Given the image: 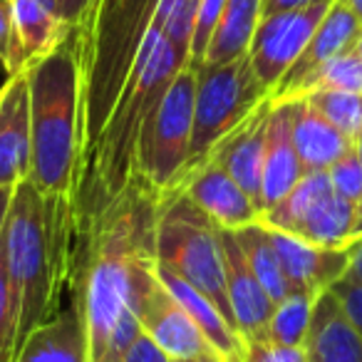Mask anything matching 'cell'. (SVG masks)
<instances>
[{
	"label": "cell",
	"mask_w": 362,
	"mask_h": 362,
	"mask_svg": "<svg viewBox=\"0 0 362 362\" xmlns=\"http://www.w3.org/2000/svg\"><path fill=\"white\" fill-rule=\"evenodd\" d=\"M161 197L136 179L90 221L72 228V305L87 332L90 362H124L141 335L136 308L154 278Z\"/></svg>",
	"instance_id": "1"
},
{
	"label": "cell",
	"mask_w": 362,
	"mask_h": 362,
	"mask_svg": "<svg viewBox=\"0 0 362 362\" xmlns=\"http://www.w3.org/2000/svg\"><path fill=\"white\" fill-rule=\"evenodd\" d=\"M0 248L16 303V352L35 327L50 322L70 281L72 216L65 197L23 181L13 192ZM16 360V357H13Z\"/></svg>",
	"instance_id": "2"
},
{
	"label": "cell",
	"mask_w": 362,
	"mask_h": 362,
	"mask_svg": "<svg viewBox=\"0 0 362 362\" xmlns=\"http://www.w3.org/2000/svg\"><path fill=\"white\" fill-rule=\"evenodd\" d=\"M192 65L174 50L161 28H151L139 47L127 85L107 119L100 141L80 166L70 197L72 228L90 221L136 176V141L149 110L181 67Z\"/></svg>",
	"instance_id": "3"
},
{
	"label": "cell",
	"mask_w": 362,
	"mask_h": 362,
	"mask_svg": "<svg viewBox=\"0 0 362 362\" xmlns=\"http://www.w3.org/2000/svg\"><path fill=\"white\" fill-rule=\"evenodd\" d=\"M30 97V174L28 184L70 204L80 164V65L75 37L28 67Z\"/></svg>",
	"instance_id": "4"
},
{
	"label": "cell",
	"mask_w": 362,
	"mask_h": 362,
	"mask_svg": "<svg viewBox=\"0 0 362 362\" xmlns=\"http://www.w3.org/2000/svg\"><path fill=\"white\" fill-rule=\"evenodd\" d=\"M156 263L206 293L238 330L226 293L221 228L179 189L164 194L156 216Z\"/></svg>",
	"instance_id": "5"
},
{
	"label": "cell",
	"mask_w": 362,
	"mask_h": 362,
	"mask_svg": "<svg viewBox=\"0 0 362 362\" xmlns=\"http://www.w3.org/2000/svg\"><path fill=\"white\" fill-rule=\"evenodd\" d=\"M194 97L197 65H187L176 72L139 129L136 179L159 197L169 194L187 171L194 132Z\"/></svg>",
	"instance_id": "6"
},
{
	"label": "cell",
	"mask_w": 362,
	"mask_h": 362,
	"mask_svg": "<svg viewBox=\"0 0 362 362\" xmlns=\"http://www.w3.org/2000/svg\"><path fill=\"white\" fill-rule=\"evenodd\" d=\"M268 100L271 92L253 72L248 55L226 65H197L194 132L187 171L204 164L218 141L243 124Z\"/></svg>",
	"instance_id": "7"
},
{
	"label": "cell",
	"mask_w": 362,
	"mask_h": 362,
	"mask_svg": "<svg viewBox=\"0 0 362 362\" xmlns=\"http://www.w3.org/2000/svg\"><path fill=\"white\" fill-rule=\"evenodd\" d=\"M258 223L315 246L340 248L355 236L357 204L335 194L327 171H308L283 202L261 214Z\"/></svg>",
	"instance_id": "8"
},
{
	"label": "cell",
	"mask_w": 362,
	"mask_h": 362,
	"mask_svg": "<svg viewBox=\"0 0 362 362\" xmlns=\"http://www.w3.org/2000/svg\"><path fill=\"white\" fill-rule=\"evenodd\" d=\"M332 3L335 0L315 3L310 8L278 13V16H268L261 21L253 35L251 50H248V60L268 92L276 90L283 75L291 70V65L298 60Z\"/></svg>",
	"instance_id": "9"
},
{
	"label": "cell",
	"mask_w": 362,
	"mask_h": 362,
	"mask_svg": "<svg viewBox=\"0 0 362 362\" xmlns=\"http://www.w3.org/2000/svg\"><path fill=\"white\" fill-rule=\"evenodd\" d=\"M136 320H139L141 335L149 337L169 360L223 362L221 355L211 347V342L204 337V332L187 315V310L176 303V298L156 278V266L154 278L141 293Z\"/></svg>",
	"instance_id": "10"
},
{
	"label": "cell",
	"mask_w": 362,
	"mask_h": 362,
	"mask_svg": "<svg viewBox=\"0 0 362 362\" xmlns=\"http://www.w3.org/2000/svg\"><path fill=\"white\" fill-rule=\"evenodd\" d=\"M174 189H179L192 204H197L223 231H238L261 221L258 204L211 159L184 171Z\"/></svg>",
	"instance_id": "11"
},
{
	"label": "cell",
	"mask_w": 362,
	"mask_h": 362,
	"mask_svg": "<svg viewBox=\"0 0 362 362\" xmlns=\"http://www.w3.org/2000/svg\"><path fill=\"white\" fill-rule=\"evenodd\" d=\"M221 248H223V271H226V293L231 303V313L236 317L238 332L246 342H261L268 345L271 332V317L276 310V300L268 296L263 283L251 271L241 246H238L233 231L221 228Z\"/></svg>",
	"instance_id": "12"
},
{
	"label": "cell",
	"mask_w": 362,
	"mask_h": 362,
	"mask_svg": "<svg viewBox=\"0 0 362 362\" xmlns=\"http://www.w3.org/2000/svg\"><path fill=\"white\" fill-rule=\"evenodd\" d=\"M11 3V37L3 55L8 77L23 75L72 35V28L57 21L40 0H8Z\"/></svg>",
	"instance_id": "13"
},
{
	"label": "cell",
	"mask_w": 362,
	"mask_h": 362,
	"mask_svg": "<svg viewBox=\"0 0 362 362\" xmlns=\"http://www.w3.org/2000/svg\"><path fill=\"white\" fill-rule=\"evenodd\" d=\"M360 30H362L360 18L335 0L330 6V11L325 13V18L320 21L317 30L313 33V37L308 40V45L303 47V52L298 55V60L293 62L291 70L283 75L278 87L271 92L273 105H276V102H288L313 72L320 70L327 60H332V57L350 50L355 37L360 35Z\"/></svg>",
	"instance_id": "14"
},
{
	"label": "cell",
	"mask_w": 362,
	"mask_h": 362,
	"mask_svg": "<svg viewBox=\"0 0 362 362\" xmlns=\"http://www.w3.org/2000/svg\"><path fill=\"white\" fill-rule=\"evenodd\" d=\"M293 112H296V100L276 102L271 107L261 179V214L283 202L305 176L296 141H293Z\"/></svg>",
	"instance_id": "15"
},
{
	"label": "cell",
	"mask_w": 362,
	"mask_h": 362,
	"mask_svg": "<svg viewBox=\"0 0 362 362\" xmlns=\"http://www.w3.org/2000/svg\"><path fill=\"white\" fill-rule=\"evenodd\" d=\"M30 174V97L25 75L0 87V187H18Z\"/></svg>",
	"instance_id": "16"
},
{
	"label": "cell",
	"mask_w": 362,
	"mask_h": 362,
	"mask_svg": "<svg viewBox=\"0 0 362 362\" xmlns=\"http://www.w3.org/2000/svg\"><path fill=\"white\" fill-rule=\"evenodd\" d=\"M271 107V100L263 102L243 124H238L231 134L223 136L216 144V149L211 151V156H209L258 204V209H261L263 156H266V134Z\"/></svg>",
	"instance_id": "17"
},
{
	"label": "cell",
	"mask_w": 362,
	"mask_h": 362,
	"mask_svg": "<svg viewBox=\"0 0 362 362\" xmlns=\"http://www.w3.org/2000/svg\"><path fill=\"white\" fill-rule=\"evenodd\" d=\"M268 231H271L273 246H276L293 291L317 298L320 293L330 291L332 283L342 281L347 268V246L325 248L303 241V238L288 236V233L273 231V228Z\"/></svg>",
	"instance_id": "18"
},
{
	"label": "cell",
	"mask_w": 362,
	"mask_h": 362,
	"mask_svg": "<svg viewBox=\"0 0 362 362\" xmlns=\"http://www.w3.org/2000/svg\"><path fill=\"white\" fill-rule=\"evenodd\" d=\"M156 278L164 283V288L176 298L187 315L194 320V325L204 332L209 342H211L214 350L221 355L223 362H241L243 360V352H246V340L241 337V332L226 320L218 305L202 293L197 286H192L189 281H184L181 276H176L174 271L169 268L159 266L156 263Z\"/></svg>",
	"instance_id": "19"
},
{
	"label": "cell",
	"mask_w": 362,
	"mask_h": 362,
	"mask_svg": "<svg viewBox=\"0 0 362 362\" xmlns=\"http://www.w3.org/2000/svg\"><path fill=\"white\" fill-rule=\"evenodd\" d=\"M305 355L308 362H362V337L330 291L320 293L313 305Z\"/></svg>",
	"instance_id": "20"
},
{
	"label": "cell",
	"mask_w": 362,
	"mask_h": 362,
	"mask_svg": "<svg viewBox=\"0 0 362 362\" xmlns=\"http://www.w3.org/2000/svg\"><path fill=\"white\" fill-rule=\"evenodd\" d=\"M13 362H90L87 332L75 305H67L50 322L35 327L18 347Z\"/></svg>",
	"instance_id": "21"
},
{
	"label": "cell",
	"mask_w": 362,
	"mask_h": 362,
	"mask_svg": "<svg viewBox=\"0 0 362 362\" xmlns=\"http://www.w3.org/2000/svg\"><path fill=\"white\" fill-rule=\"evenodd\" d=\"M293 141H296L305 174L308 171H327L345 151L352 149V141L308 100H296Z\"/></svg>",
	"instance_id": "22"
},
{
	"label": "cell",
	"mask_w": 362,
	"mask_h": 362,
	"mask_svg": "<svg viewBox=\"0 0 362 362\" xmlns=\"http://www.w3.org/2000/svg\"><path fill=\"white\" fill-rule=\"evenodd\" d=\"M263 21V0H226L223 13L204 52L206 65H226L248 55Z\"/></svg>",
	"instance_id": "23"
},
{
	"label": "cell",
	"mask_w": 362,
	"mask_h": 362,
	"mask_svg": "<svg viewBox=\"0 0 362 362\" xmlns=\"http://www.w3.org/2000/svg\"><path fill=\"white\" fill-rule=\"evenodd\" d=\"M233 236H236L251 271L256 273V278L263 283V288H266L273 300L281 303L288 293H293L291 283L286 278V271L281 266V258H278V251L273 246L271 231L266 226L251 223V226H243L238 231H233Z\"/></svg>",
	"instance_id": "24"
},
{
	"label": "cell",
	"mask_w": 362,
	"mask_h": 362,
	"mask_svg": "<svg viewBox=\"0 0 362 362\" xmlns=\"http://www.w3.org/2000/svg\"><path fill=\"white\" fill-rule=\"evenodd\" d=\"M315 300L317 298L308 296V293L293 291L281 303H276V310L271 317V332H268L271 345L305 347Z\"/></svg>",
	"instance_id": "25"
},
{
	"label": "cell",
	"mask_w": 362,
	"mask_h": 362,
	"mask_svg": "<svg viewBox=\"0 0 362 362\" xmlns=\"http://www.w3.org/2000/svg\"><path fill=\"white\" fill-rule=\"evenodd\" d=\"M313 92H362V57L355 50L327 60L296 90L291 100H303Z\"/></svg>",
	"instance_id": "26"
},
{
	"label": "cell",
	"mask_w": 362,
	"mask_h": 362,
	"mask_svg": "<svg viewBox=\"0 0 362 362\" xmlns=\"http://www.w3.org/2000/svg\"><path fill=\"white\" fill-rule=\"evenodd\" d=\"M303 100L315 105L352 144L362 134V92H313Z\"/></svg>",
	"instance_id": "27"
},
{
	"label": "cell",
	"mask_w": 362,
	"mask_h": 362,
	"mask_svg": "<svg viewBox=\"0 0 362 362\" xmlns=\"http://www.w3.org/2000/svg\"><path fill=\"white\" fill-rule=\"evenodd\" d=\"M13 357H16V303H13L6 256L0 248V362H13Z\"/></svg>",
	"instance_id": "28"
},
{
	"label": "cell",
	"mask_w": 362,
	"mask_h": 362,
	"mask_svg": "<svg viewBox=\"0 0 362 362\" xmlns=\"http://www.w3.org/2000/svg\"><path fill=\"white\" fill-rule=\"evenodd\" d=\"M327 176H330V184L335 189V194H340L342 199L352 204H360L362 199V159L357 154L355 144H352L350 151L340 156L335 164L327 169Z\"/></svg>",
	"instance_id": "29"
},
{
	"label": "cell",
	"mask_w": 362,
	"mask_h": 362,
	"mask_svg": "<svg viewBox=\"0 0 362 362\" xmlns=\"http://www.w3.org/2000/svg\"><path fill=\"white\" fill-rule=\"evenodd\" d=\"M223 6H226V0H202L199 3L197 23H194L192 35V65H202L204 62V52H206L211 33L223 13Z\"/></svg>",
	"instance_id": "30"
},
{
	"label": "cell",
	"mask_w": 362,
	"mask_h": 362,
	"mask_svg": "<svg viewBox=\"0 0 362 362\" xmlns=\"http://www.w3.org/2000/svg\"><path fill=\"white\" fill-rule=\"evenodd\" d=\"M330 293L337 298L342 313L347 315L350 325L357 330V335L362 337V286L350 281H337L330 286Z\"/></svg>",
	"instance_id": "31"
},
{
	"label": "cell",
	"mask_w": 362,
	"mask_h": 362,
	"mask_svg": "<svg viewBox=\"0 0 362 362\" xmlns=\"http://www.w3.org/2000/svg\"><path fill=\"white\" fill-rule=\"evenodd\" d=\"M40 3L57 18V21H62L67 28H72V30L77 28L82 13L90 6V0H40Z\"/></svg>",
	"instance_id": "32"
},
{
	"label": "cell",
	"mask_w": 362,
	"mask_h": 362,
	"mask_svg": "<svg viewBox=\"0 0 362 362\" xmlns=\"http://www.w3.org/2000/svg\"><path fill=\"white\" fill-rule=\"evenodd\" d=\"M124 362H171L146 335H139Z\"/></svg>",
	"instance_id": "33"
},
{
	"label": "cell",
	"mask_w": 362,
	"mask_h": 362,
	"mask_svg": "<svg viewBox=\"0 0 362 362\" xmlns=\"http://www.w3.org/2000/svg\"><path fill=\"white\" fill-rule=\"evenodd\" d=\"M342 281L360 283L362 286V236L352 238V241L347 243V268H345Z\"/></svg>",
	"instance_id": "34"
},
{
	"label": "cell",
	"mask_w": 362,
	"mask_h": 362,
	"mask_svg": "<svg viewBox=\"0 0 362 362\" xmlns=\"http://www.w3.org/2000/svg\"><path fill=\"white\" fill-rule=\"evenodd\" d=\"M315 3H330V0H263V18L300 11V8H310Z\"/></svg>",
	"instance_id": "35"
},
{
	"label": "cell",
	"mask_w": 362,
	"mask_h": 362,
	"mask_svg": "<svg viewBox=\"0 0 362 362\" xmlns=\"http://www.w3.org/2000/svg\"><path fill=\"white\" fill-rule=\"evenodd\" d=\"M8 37H11V3L0 0V60L8 50Z\"/></svg>",
	"instance_id": "36"
},
{
	"label": "cell",
	"mask_w": 362,
	"mask_h": 362,
	"mask_svg": "<svg viewBox=\"0 0 362 362\" xmlns=\"http://www.w3.org/2000/svg\"><path fill=\"white\" fill-rule=\"evenodd\" d=\"M13 192H16V187H0V238H3V228L8 221V211H11Z\"/></svg>",
	"instance_id": "37"
},
{
	"label": "cell",
	"mask_w": 362,
	"mask_h": 362,
	"mask_svg": "<svg viewBox=\"0 0 362 362\" xmlns=\"http://www.w3.org/2000/svg\"><path fill=\"white\" fill-rule=\"evenodd\" d=\"M337 3H342V6H345L347 11L355 13V16L362 21V0H337Z\"/></svg>",
	"instance_id": "38"
},
{
	"label": "cell",
	"mask_w": 362,
	"mask_h": 362,
	"mask_svg": "<svg viewBox=\"0 0 362 362\" xmlns=\"http://www.w3.org/2000/svg\"><path fill=\"white\" fill-rule=\"evenodd\" d=\"M357 236H362V199H360V204H357V223H355V236L352 238H357Z\"/></svg>",
	"instance_id": "39"
},
{
	"label": "cell",
	"mask_w": 362,
	"mask_h": 362,
	"mask_svg": "<svg viewBox=\"0 0 362 362\" xmlns=\"http://www.w3.org/2000/svg\"><path fill=\"white\" fill-rule=\"evenodd\" d=\"M352 50H355L357 55L362 57V30H360V35L355 37V42H352Z\"/></svg>",
	"instance_id": "40"
},
{
	"label": "cell",
	"mask_w": 362,
	"mask_h": 362,
	"mask_svg": "<svg viewBox=\"0 0 362 362\" xmlns=\"http://www.w3.org/2000/svg\"><path fill=\"white\" fill-rule=\"evenodd\" d=\"M355 149H357V154H360V159H362V134L355 139Z\"/></svg>",
	"instance_id": "41"
},
{
	"label": "cell",
	"mask_w": 362,
	"mask_h": 362,
	"mask_svg": "<svg viewBox=\"0 0 362 362\" xmlns=\"http://www.w3.org/2000/svg\"><path fill=\"white\" fill-rule=\"evenodd\" d=\"M171 362H209V360H171Z\"/></svg>",
	"instance_id": "42"
}]
</instances>
